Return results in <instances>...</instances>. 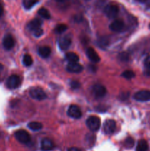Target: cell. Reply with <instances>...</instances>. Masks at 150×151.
<instances>
[{
	"label": "cell",
	"mask_w": 150,
	"mask_h": 151,
	"mask_svg": "<svg viewBox=\"0 0 150 151\" xmlns=\"http://www.w3.org/2000/svg\"><path fill=\"white\" fill-rule=\"evenodd\" d=\"M86 125L91 131H97L101 125V120L98 116H91L87 119Z\"/></svg>",
	"instance_id": "cell-1"
},
{
	"label": "cell",
	"mask_w": 150,
	"mask_h": 151,
	"mask_svg": "<svg viewBox=\"0 0 150 151\" xmlns=\"http://www.w3.org/2000/svg\"><path fill=\"white\" fill-rule=\"evenodd\" d=\"M15 137L19 142L22 144H28L30 142L31 137L27 131L24 130H19L15 134Z\"/></svg>",
	"instance_id": "cell-2"
},
{
	"label": "cell",
	"mask_w": 150,
	"mask_h": 151,
	"mask_svg": "<svg viewBox=\"0 0 150 151\" xmlns=\"http://www.w3.org/2000/svg\"><path fill=\"white\" fill-rule=\"evenodd\" d=\"M104 12L106 16L110 19L116 17L119 12V8L116 4H107L104 7Z\"/></svg>",
	"instance_id": "cell-3"
},
{
	"label": "cell",
	"mask_w": 150,
	"mask_h": 151,
	"mask_svg": "<svg viewBox=\"0 0 150 151\" xmlns=\"http://www.w3.org/2000/svg\"><path fill=\"white\" fill-rule=\"evenodd\" d=\"M29 95L37 100H43L46 97L45 91L41 88H32L29 90Z\"/></svg>",
	"instance_id": "cell-4"
},
{
	"label": "cell",
	"mask_w": 150,
	"mask_h": 151,
	"mask_svg": "<svg viewBox=\"0 0 150 151\" xmlns=\"http://www.w3.org/2000/svg\"><path fill=\"white\" fill-rule=\"evenodd\" d=\"M21 84V79L18 75H13L9 77L8 79L7 80L6 82V85H7V88L10 89H15V88H18Z\"/></svg>",
	"instance_id": "cell-5"
},
{
	"label": "cell",
	"mask_w": 150,
	"mask_h": 151,
	"mask_svg": "<svg viewBox=\"0 0 150 151\" xmlns=\"http://www.w3.org/2000/svg\"><path fill=\"white\" fill-rule=\"evenodd\" d=\"M133 98L137 101L146 102L150 100V91L149 90H141L135 93Z\"/></svg>",
	"instance_id": "cell-6"
},
{
	"label": "cell",
	"mask_w": 150,
	"mask_h": 151,
	"mask_svg": "<svg viewBox=\"0 0 150 151\" xmlns=\"http://www.w3.org/2000/svg\"><path fill=\"white\" fill-rule=\"evenodd\" d=\"M93 94L95 96L96 98H101L104 97L107 94V89L104 86L101 84H96L93 86L92 88Z\"/></svg>",
	"instance_id": "cell-7"
},
{
	"label": "cell",
	"mask_w": 150,
	"mask_h": 151,
	"mask_svg": "<svg viewBox=\"0 0 150 151\" xmlns=\"http://www.w3.org/2000/svg\"><path fill=\"white\" fill-rule=\"evenodd\" d=\"M68 115L74 119H79L82 116V111L77 106L71 105L68 109Z\"/></svg>",
	"instance_id": "cell-8"
},
{
	"label": "cell",
	"mask_w": 150,
	"mask_h": 151,
	"mask_svg": "<svg viewBox=\"0 0 150 151\" xmlns=\"http://www.w3.org/2000/svg\"><path fill=\"white\" fill-rule=\"evenodd\" d=\"M59 47L62 50H66L71 44V38L69 35H63L59 39Z\"/></svg>",
	"instance_id": "cell-9"
},
{
	"label": "cell",
	"mask_w": 150,
	"mask_h": 151,
	"mask_svg": "<svg viewBox=\"0 0 150 151\" xmlns=\"http://www.w3.org/2000/svg\"><path fill=\"white\" fill-rule=\"evenodd\" d=\"M110 29L113 32H120L124 30V23L122 20L120 19H116L114 20L110 25Z\"/></svg>",
	"instance_id": "cell-10"
},
{
	"label": "cell",
	"mask_w": 150,
	"mask_h": 151,
	"mask_svg": "<svg viewBox=\"0 0 150 151\" xmlns=\"http://www.w3.org/2000/svg\"><path fill=\"white\" fill-rule=\"evenodd\" d=\"M116 123L113 119H107L104 125V131L106 134H113L114 131H116Z\"/></svg>",
	"instance_id": "cell-11"
},
{
	"label": "cell",
	"mask_w": 150,
	"mask_h": 151,
	"mask_svg": "<svg viewBox=\"0 0 150 151\" xmlns=\"http://www.w3.org/2000/svg\"><path fill=\"white\" fill-rule=\"evenodd\" d=\"M2 45L6 50H12L15 45L14 38H13V36H12L11 35L7 34V35H6L3 38Z\"/></svg>",
	"instance_id": "cell-12"
},
{
	"label": "cell",
	"mask_w": 150,
	"mask_h": 151,
	"mask_svg": "<svg viewBox=\"0 0 150 151\" xmlns=\"http://www.w3.org/2000/svg\"><path fill=\"white\" fill-rule=\"evenodd\" d=\"M66 70L71 73H79L83 70V66L78 63H69L66 66Z\"/></svg>",
	"instance_id": "cell-13"
},
{
	"label": "cell",
	"mask_w": 150,
	"mask_h": 151,
	"mask_svg": "<svg viewBox=\"0 0 150 151\" xmlns=\"http://www.w3.org/2000/svg\"><path fill=\"white\" fill-rule=\"evenodd\" d=\"M86 55L88 56V58L90 59L91 61L93 63H98L100 61V58L96 52L94 50L93 48H88L86 51Z\"/></svg>",
	"instance_id": "cell-14"
},
{
	"label": "cell",
	"mask_w": 150,
	"mask_h": 151,
	"mask_svg": "<svg viewBox=\"0 0 150 151\" xmlns=\"http://www.w3.org/2000/svg\"><path fill=\"white\" fill-rule=\"evenodd\" d=\"M41 147L43 151H50L54 148V143L49 139H44L41 142Z\"/></svg>",
	"instance_id": "cell-15"
},
{
	"label": "cell",
	"mask_w": 150,
	"mask_h": 151,
	"mask_svg": "<svg viewBox=\"0 0 150 151\" xmlns=\"http://www.w3.org/2000/svg\"><path fill=\"white\" fill-rule=\"evenodd\" d=\"M41 24H42V21L39 19H35L31 21L29 24H28V29L29 30L34 32L36 29L41 28Z\"/></svg>",
	"instance_id": "cell-16"
},
{
	"label": "cell",
	"mask_w": 150,
	"mask_h": 151,
	"mask_svg": "<svg viewBox=\"0 0 150 151\" xmlns=\"http://www.w3.org/2000/svg\"><path fill=\"white\" fill-rule=\"evenodd\" d=\"M38 55L43 58H46L51 54V49L46 46H44V47H41L38 48Z\"/></svg>",
	"instance_id": "cell-17"
},
{
	"label": "cell",
	"mask_w": 150,
	"mask_h": 151,
	"mask_svg": "<svg viewBox=\"0 0 150 151\" xmlns=\"http://www.w3.org/2000/svg\"><path fill=\"white\" fill-rule=\"evenodd\" d=\"M66 58L69 63H78L79 60V56L74 52H68L66 55Z\"/></svg>",
	"instance_id": "cell-18"
},
{
	"label": "cell",
	"mask_w": 150,
	"mask_h": 151,
	"mask_svg": "<svg viewBox=\"0 0 150 151\" xmlns=\"http://www.w3.org/2000/svg\"><path fill=\"white\" fill-rule=\"evenodd\" d=\"M149 148L148 143L146 140L141 139L138 142L136 147V151H147Z\"/></svg>",
	"instance_id": "cell-19"
},
{
	"label": "cell",
	"mask_w": 150,
	"mask_h": 151,
	"mask_svg": "<svg viewBox=\"0 0 150 151\" xmlns=\"http://www.w3.org/2000/svg\"><path fill=\"white\" fill-rule=\"evenodd\" d=\"M28 128H29L30 130H32V131H38L42 129L43 125L41 123V122L34 121V122H31L28 124Z\"/></svg>",
	"instance_id": "cell-20"
},
{
	"label": "cell",
	"mask_w": 150,
	"mask_h": 151,
	"mask_svg": "<svg viewBox=\"0 0 150 151\" xmlns=\"http://www.w3.org/2000/svg\"><path fill=\"white\" fill-rule=\"evenodd\" d=\"M38 14H39L41 17L44 18V19H49L50 17H51V15H50L49 10H47V9L44 8V7H42V8L40 9V10H38Z\"/></svg>",
	"instance_id": "cell-21"
},
{
	"label": "cell",
	"mask_w": 150,
	"mask_h": 151,
	"mask_svg": "<svg viewBox=\"0 0 150 151\" xmlns=\"http://www.w3.org/2000/svg\"><path fill=\"white\" fill-rule=\"evenodd\" d=\"M38 2V0H24L23 4L25 8L27 9V10H29L32 7H34Z\"/></svg>",
	"instance_id": "cell-22"
},
{
	"label": "cell",
	"mask_w": 150,
	"mask_h": 151,
	"mask_svg": "<svg viewBox=\"0 0 150 151\" xmlns=\"http://www.w3.org/2000/svg\"><path fill=\"white\" fill-rule=\"evenodd\" d=\"M33 63L32 57L29 55L26 54L23 57V63L25 66H30Z\"/></svg>",
	"instance_id": "cell-23"
},
{
	"label": "cell",
	"mask_w": 150,
	"mask_h": 151,
	"mask_svg": "<svg viewBox=\"0 0 150 151\" xmlns=\"http://www.w3.org/2000/svg\"><path fill=\"white\" fill-rule=\"evenodd\" d=\"M68 29V27L66 24H58L54 29V32H57L58 34H61L63 32H64L66 29Z\"/></svg>",
	"instance_id": "cell-24"
},
{
	"label": "cell",
	"mask_w": 150,
	"mask_h": 151,
	"mask_svg": "<svg viewBox=\"0 0 150 151\" xmlns=\"http://www.w3.org/2000/svg\"><path fill=\"white\" fill-rule=\"evenodd\" d=\"M121 76L124 77V78H126V79L130 80L135 77V73L131 70H126L124 71V72L122 73Z\"/></svg>",
	"instance_id": "cell-25"
},
{
	"label": "cell",
	"mask_w": 150,
	"mask_h": 151,
	"mask_svg": "<svg viewBox=\"0 0 150 151\" xmlns=\"http://www.w3.org/2000/svg\"><path fill=\"white\" fill-rule=\"evenodd\" d=\"M134 139L132 138V137H128V138L126 139L124 142V145L126 148H132L134 146Z\"/></svg>",
	"instance_id": "cell-26"
},
{
	"label": "cell",
	"mask_w": 150,
	"mask_h": 151,
	"mask_svg": "<svg viewBox=\"0 0 150 151\" xmlns=\"http://www.w3.org/2000/svg\"><path fill=\"white\" fill-rule=\"evenodd\" d=\"M71 86L72 88H74V89H77V88H79V86H80V84H79V83L78 82V81H71Z\"/></svg>",
	"instance_id": "cell-27"
},
{
	"label": "cell",
	"mask_w": 150,
	"mask_h": 151,
	"mask_svg": "<svg viewBox=\"0 0 150 151\" xmlns=\"http://www.w3.org/2000/svg\"><path fill=\"white\" fill-rule=\"evenodd\" d=\"M119 58H120V59L122 60V61H126V60H128V59H129V55H128L126 53L122 52L121 53Z\"/></svg>",
	"instance_id": "cell-28"
},
{
	"label": "cell",
	"mask_w": 150,
	"mask_h": 151,
	"mask_svg": "<svg viewBox=\"0 0 150 151\" xmlns=\"http://www.w3.org/2000/svg\"><path fill=\"white\" fill-rule=\"evenodd\" d=\"M43 32H43V29H41V28H39V29H36V30L34 31L33 34L35 37H40L43 35Z\"/></svg>",
	"instance_id": "cell-29"
},
{
	"label": "cell",
	"mask_w": 150,
	"mask_h": 151,
	"mask_svg": "<svg viewBox=\"0 0 150 151\" xmlns=\"http://www.w3.org/2000/svg\"><path fill=\"white\" fill-rule=\"evenodd\" d=\"M144 65L147 68V69H150V55L146 58L145 60H144Z\"/></svg>",
	"instance_id": "cell-30"
},
{
	"label": "cell",
	"mask_w": 150,
	"mask_h": 151,
	"mask_svg": "<svg viewBox=\"0 0 150 151\" xmlns=\"http://www.w3.org/2000/svg\"><path fill=\"white\" fill-rule=\"evenodd\" d=\"M68 151H82L80 150V149L77 148V147H71V148H69Z\"/></svg>",
	"instance_id": "cell-31"
},
{
	"label": "cell",
	"mask_w": 150,
	"mask_h": 151,
	"mask_svg": "<svg viewBox=\"0 0 150 151\" xmlns=\"http://www.w3.org/2000/svg\"><path fill=\"white\" fill-rule=\"evenodd\" d=\"M3 13H4V9H3V6L0 4V18L2 16Z\"/></svg>",
	"instance_id": "cell-32"
},
{
	"label": "cell",
	"mask_w": 150,
	"mask_h": 151,
	"mask_svg": "<svg viewBox=\"0 0 150 151\" xmlns=\"http://www.w3.org/2000/svg\"><path fill=\"white\" fill-rule=\"evenodd\" d=\"M55 1L58 3H65L69 1V0H55Z\"/></svg>",
	"instance_id": "cell-33"
},
{
	"label": "cell",
	"mask_w": 150,
	"mask_h": 151,
	"mask_svg": "<svg viewBox=\"0 0 150 151\" xmlns=\"http://www.w3.org/2000/svg\"><path fill=\"white\" fill-rule=\"evenodd\" d=\"M145 75H146L147 76H150V69H147L146 72H145Z\"/></svg>",
	"instance_id": "cell-34"
},
{
	"label": "cell",
	"mask_w": 150,
	"mask_h": 151,
	"mask_svg": "<svg viewBox=\"0 0 150 151\" xmlns=\"http://www.w3.org/2000/svg\"><path fill=\"white\" fill-rule=\"evenodd\" d=\"M136 1H139V2H141V3H143V2H145V1H146L147 0H136Z\"/></svg>",
	"instance_id": "cell-35"
},
{
	"label": "cell",
	"mask_w": 150,
	"mask_h": 151,
	"mask_svg": "<svg viewBox=\"0 0 150 151\" xmlns=\"http://www.w3.org/2000/svg\"><path fill=\"white\" fill-rule=\"evenodd\" d=\"M149 28H150V24H149Z\"/></svg>",
	"instance_id": "cell-36"
}]
</instances>
